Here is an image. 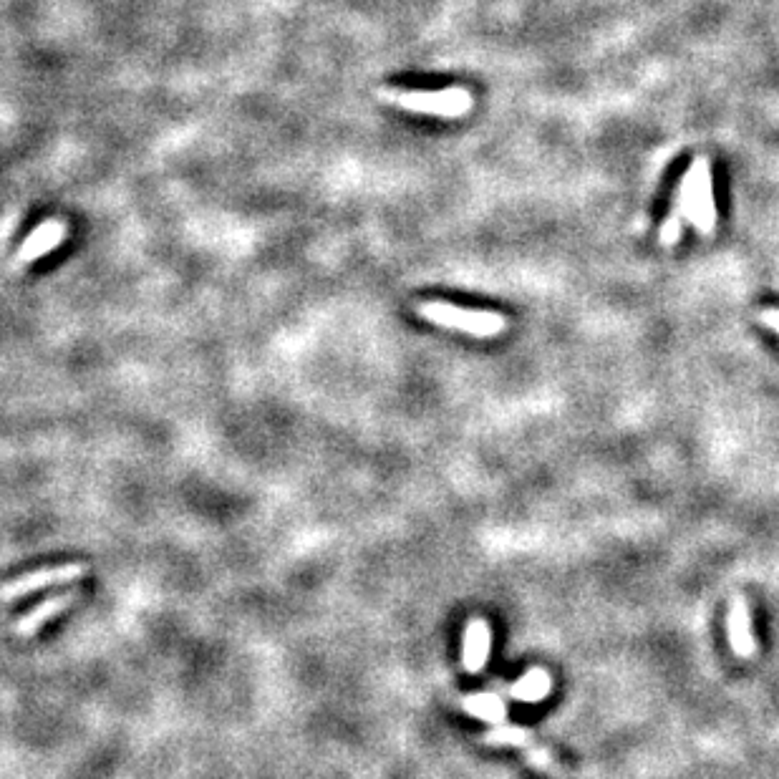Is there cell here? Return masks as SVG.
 Instances as JSON below:
<instances>
[{"label":"cell","instance_id":"cell-1","mask_svg":"<svg viewBox=\"0 0 779 779\" xmlns=\"http://www.w3.org/2000/svg\"><path fill=\"white\" fill-rule=\"evenodd\" d=\"M379 99L394 104L411 114H429L439 119H459L472 111L474 99L462 86H449L439 91H404V89H381Z\"/></svg>","mask_w":779,"mask_h":779},{"label":"cell","instance_id":"cell-2","mask_svg":"<svg viewBox=\"0 0 779 779\" xmlns=\"http://www.w3.org/2000/svg\"><path fill=\"white\" fill-rule=\"evenodd\" d=\"M684 202L686 220L696 227V232L709 237L716 227V205H714V179H711V164L706 157H696L689 172L681 179L679 192Z\"/></svg>","mask_w":779,"mask_h":779},{"label":"cell","instance_id":"cell-3","mask_svg":"<svg viewBox=\"0 0 779 779\" xmlns=\"http://www.w3.org/2000/svg\"><path fill=\"white\" fill-rule=\"evenodd\" d=\"M416 313L434 326L452 328L477 338H495L507 331V318L492 311H472L444 301H424L416 306Z\"/></svg>","mask_w":779,"mask_h":779},{"label":"cell","instance_id":"cell-4","mask_svg":"<svg viewBox=\"0 0 779 779\" xmlns=\"http://www.w3.org/2000/svg\"><path fill=\"white\" fill-rule=\"evenodd\" d=\"M84 575H86V565L81 563H66V565H58V568H46V570H36V573L18 575V578L0 585V601L3 603L18 601V598H23V595L28 593L51 588V585L74 583V580L84 578Z\"/></svg>","mask_w":779,"mask_h":779},{"label":"cell","instance_id":"cell-5","mask_svg":"<svg viewBox=\"0 0 779 779\" xmlns=\"http://www.w3.org/2000/svg\"><path fill=\"white\" fill-rule=\"evenodd\" d=\"M66 235H69V225H66L64 220L53 217V220L41 222V225L33 227V230L28 232V237L23 240L21 248H18L16 265L18 268H26V265L36 263V260H41L43 255L56 250L58 245H64Z\"/></svg>","mask_w":779,"mask_h":779},{"label":"cell","instance_id":"cell-6","mask_svg":"<svg viewBox=\"0 0 779 779\" xmlns=\"http://www.w3.org/2000/svg\"><path fill=\"white\" fill-rule=\"evenodd\" d=\"M492 651V631L485 618H472L464 631L462 648V666L467 674H479L490 661Z\"/></svg>","mask_w":779,"mask_h":779},{"label":"cell","instance_id":"cell-7","mask_svg":"<svg viewBox=\"0 0 779 779\" xmlns=\"http://www.w3.org/2000/svg\"><path fill=\"white\" fill-rule=\"evenodd\" d=\"M727 631H729V646L739 658H749L757 651V641H754L752 631V616H749V606L744 595H737L732 601L727 616Z\"/></svg>","mask_w":779,"mask_h":779},{"label":"cell","instance_id":"cell-8","mask_svg":"<svg viewBox=\"0 0 779 779\" xmlns=\"http://www.w3.org/2000/svg\"><path fill=\"white\" fill-rule=\"evenodd\" d=\"M76 598L74 595H53V598H48V601L38 603L33 611H28L26 616L18 618L16 623H13V631L18 633V636L28 638V636H36L38 631H41L43 626H46L48 621H51L53 616H58V613H64L66 608L74 603Z\"/></svg>","mask_w":779,"mask_h":779},{"label":"cell","instance_id":"cell-9","mask_svg":"<svg viewBox=\"0 0 779 779\" xmlns=\"http://www.w3.org/2000/svg\"><path fill=\"white\" fill-rule=\"evenodd\" d=\"M550 691H553V676L545 669H530L522 679H517L515 684L507 689V694L515 701L537 704V701H543Z\"/></svg>","mask_w":779,"mask_h":779},{"label":"cell","instance_id":"cell-10","mask_svg":"<svg viewBox=\"0 0 779 779\" xmlns=\"http://www.w3.org/2000/svg\"><path fill=\"white\" fill-rule=\"evenodd\" d=\"M462 709L469 716H477L482 722L505 724L507 722V704L500 694H472L462 699Z\"/></svg>","mask_w":779,"mask_h":779},{"label":"cell","instance_id":"cell-11","mask_svg":"<svg viewBox=\"0 0 779 779\" xmlns=\"http://www.w3.org/2000/svg\"><path fill=\"white\" fill-rule=\"evenodd\" d=\"M482 742L495 744V747H517V749H530L535 744L532 734L522 727H512V724H497L490 734H485Z\"/></svg>","mask_w":779,"mask_h":779},{"label":"cell","instance_id":"cell-12","mask_svg":"<svg viewBox=\"0 0 779 779\" xmlns=\"http://www.w3.org/2000/svg\"><path fill=\"white\" fill-rule=\"evenodd\" d=\"M684 220H686V212H684V202H681V197H676L674 202V210H671L669 220L664 222V227H661V245H666V248H671V245L679 243V237H681V230H684Z\"/></svg>","mask_w":779,"mask_h":779},{"label":"cell","instance_id":"cell-13","mask_svg":"<svg viewBox=\"0 0 779 779\" xmlns=\"http://www.w3.org/2000/svg\"><path fill=\"white\" fill-rule=\"evenodd\" d=\"M525 757L535 769H543V772L555 774V777H560V774H563V767L558 764V759H555L553 754L548 752V749L540 747V744H532L530 749H525Z\"/></svg>","mask_w":779,"mask_h":779}]
</instances>
